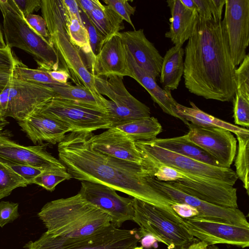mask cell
Listing matches in <instances>:
<instances>
[{
	"instance_id": "obj_18",
	"label": "cell",
	"mask_w": 249,
	"mask_h": 249,
	"mask_svg": "<svg viewBox=\"0 0 249 249\" xmlns=\"http://www.w3.org/2000/svg\"><path fill=\"white\" fill-rule=\"evenodd\" d=\"M0 159L45 171L66 169L59 160L47 152L45 145L24 146L2 133H0Z\"/></svg>"
},
{
	"instance_id": "obj_51",
	"label": "cell",
	"mask_w": 249,
	"mask_h": 249,
	"mask_svg": "<svg viewBox=\"0 0 249 249\" xmlns=\"http://www.w3.org/2000/svg\"><path fill=\"white\" fill-rule=\"evenodd\" d=\"M180 1L188 9L194 12H197V8L194 0H180Z\"/></svg>"
},
{
	"instance_id": "obj_10",
	"label": "cell",
	"mask_w": 249,
	"mask_h": 249,
	"mask_svg": "<svg viewBox=\"0 0 249 249\" xmlns=\"http://www.w3.org/2000/svg\"><path fill=\"white\" fill-rule=\"evenodd\" d=\"M38 111L61 121L71 132H92L112 127L108 110L97 106L54 98Z\"/></svg>"
},
{
	"instance_id": "obj_5",
	"label": "cell",
	"mask_w": 249,
	"mask_h": 249,
	"mask_svg": "<svg viewBox=\"0 0 249 249\" xmlns=\"http://www.w3.org/2000/svg\"><path fill=\"white\" fill-rule=\"evenodd\" d=\"M0 10L7 47L20 49L32 55L38 69H60L58 56L52 44L32 29L13 0H0Z\"/></svg>"
},
{
	"instance_id": "obj_2",
	"label": "cell",
	"mask_w": 249,
	"mask_h": 249,
	"mask_svg": "<svg viewBox=\"0 0 249 249\" xmlns=\"http://www.w3.org/2000/svg\"><path fill=\"white\" fill-rule=\"evenodd\" d=\"M184 52L183 77L189 92L206 99L233 100L236 67L231 60L222 20L198 16Z\"/></svg>"
},
{
	"instance_id": "obj_25",
	"label": "cell",
	"mask_w": 249,
	"mask_h": 249,
	"mask_svg": "<svg viewBox=\"0 0 249 249\" xmlns=\"http://www.w3.org/2000/svg\"><path fill=\"white\" fill-rule=\"evenodd\" d=\"M190 107L178 103L174 109L177 118L187 125L190 123L203 127H219L228 130L235 134L237 133H248V128L238 126L216 118L199 108L194 103L190 101Z\"/></svg>"
},
{
	"instance_id": "obj_48",
	"label": "cell",
	"mask_w": 249,
	"mask_h": 249,
	"mask_svg": "<svg viewBox=\"0 0 249 249\" xmlns=\"http://www.w3.org/2000/svg\"><path fill=\"white\" fill-rule=\"evenodd\" d=\"M182 249H220L219 248L216 246L208 245L205 243L200 241L198 239L194 238V240L187 246Z\"/></svg>"
},
{
	"instance_id": "obj_36",
	"label": "cell",
	"mask_w": 249,
	"mask_h": 249,
	"mask_svg": "<svg viewBox=\"0 0 249 249\" xmlns=\"http://www.w3.org/2000/svg\"><path fill=\"white\" fill-rule=\"evenodd\" d=\"M233 101V117L235 124L248 128L249 126V95L236 92Z\"/></svg>"
},
{
	"instance_id": "obj_20",
	"label": "cell",
	"mask_w": 249,
	"mask_h": 249,
	"mask_svg": "<svg viewBox=\"0 0 249 249\" xmlns=\"http://www.w3.org/2000/svg\"><path fill=\"white\" fill-rule=\"evenodd\" d=\"M90 71L98 77L130 76L126 50L120 33L109 38L94 58Z\"/></svg>"
},
{
	"instance_id": "obj_13",
	"label": "cell",
	"mask_w": 249,
	"mask_h": 249,
	"mask_svg": "<svg viewBox=\"0 0 249 249\" xmlns=\"http://www.w3.org/2000/svg\"><path fill=\"white\" fill-rule=\"evenodd\" d=\"M148 183L160 194L176 204H184L197 212L196 216L231 224L249 227L244 213L238 208L216 205L188 195L168 182L148 177Z\"/></svg>"
},
{
	"instance_id": "obj_41",
	"label": "cell",
	"mask_w": 249,
	"mask_h": 249,
	"mask_svg": "<svg viewBox=\"0 0 249 249\" xmlns=\"http://www.w3.org/2000/svg\"><path fill=\"white\" fill-rule=\"evenodd\" d=\"M18 203L8 201H0V227L2 228L18 219Z\"/></svg>"
},
{
	"instance_id": "obj_17",
	"label": "cell",
	"mask_w": 249,
	"mask_h": 249,
	"mask_svg": "<svg viewBox=\"0 0 249 249\" xmlns=\"http://www.w3.org/2000/svg\"><path fill=\"white\" fill-rule=\"evenodd\" d=\"M79 193L87 201L107 212L116 227L120 228L126 221H133V198L120 196L107 186L86 181H81Z\"/></svg>"
},
{
	"instance_id": "obj_50",
	"label": "cell",
	"mask_w": 249,
	"mask_h": 249,
	"mask_svg": "<svg viewBox=\"0 0 249 249\" xmlns=\"http://www.w3.org/2000/svg\"><path fill=\"white\" fill-rule=\"evenodd\" d=\"M157 240L151 235L146 234L141 238L142 246L144 248L148 249L153 245Z\"/></svg>"
},
{
	"instance_id": "obj_30",
	"label": "cell",
	"mask_w": 249,
	"mask_h": 249,
	"mask_svg": "<svg viewBox=\"0 0 249 249\" xmlns=\"http://www.w3.org/2000/svg\"><path fill=\"white\" fill-rule=\"evenodd\" d=\"M54 91L56 98L76 102L105 108L107 109L108 100L99 98L87 88L80 85L66 84L49 86Z\"/></svg>"
},
{
	"instance_id": "obj_52",
	"label": "cell",
	"mask_w": 249,
	"mask_h": 249,
	"mask_svg": "<svg viewBox=\"0 0 249 249\" xmlns=\"http://www.w3.org/2000/svg\"><path fill=\"white\" fill-rule=\"evenodd\" d=\"M7 47L5 42L4 40L3 33L0 25V49H5Z\"/></svg>"
},
{
	"instance_id": "obj_9",
	"label": "cell",
	"mask_w": 249,
	"mask_h": 249,
	"mask_svg": "<svg viewBox=\"0 0 249 249\" xmlns=\"http://www.w3.org/2000/svg\"><path fill=\"white\" fill-rule=\"evenodd\" d=\"M55 97L49 86L19 79L12 73L0 93V116L12 117L17 121L24 120Z\"/></svg>"
},
{
	"instance_id": "obj_45",
	"label": "cell",
	"mask_w": 249,
	"mask_h": 249,
	"mask_svg": "<svg viewBox=\"0 0 249 249\" xmlns=\"http://www.w3.org/2000/svg\"><path fill=\"white\" fill-rule=\"evenodd\" d=\"M79 8L87 15L91 12L101 3L98 0H76Z\"/></svg>"
},
{
	"instance_id": "obj_3",
	"label": "cell",
	"mask_w": 249,
	"mask_h": 249,
	"mask_svg": "<svg viewBox=\"0 0 249 249\" xmlns=\"http://www.w3.org/2000/svg\"><path fill=\"white\" fill-rule=\"evenodd\" d=\"M37 215L47 229L46 233L62 238L88 236L111 223L107 212L79 193L47 203Z\"/></svg>"
},
{
	"instance_id": "obj_22",
	"label": "cell",
	"mask_w": 249,
	"mask_h": 249,
	"mask_svg": "<svg viewBox=\"0 0 249 249\" xmlns=\"http://www.w3.org/2000/svg\"><path fill=\"white\" fill-rule=\"evenodd\" d=\"M22 131L34 144L43 142L55 144L60 142L71 128L61 121L37 111L18 121Z\"/></svg>"
},
{
	"instance_id": "obj_1",
	"label": "cell",
	"mask_w": 249,
	"mask_h": 249,
	"mask_svg": "<svg viewBox=\"0 0 249 249\" xmlns=\"http://www.w3.org/2000/svg\"><path fill=\"white\" fill-rule=\"evenodd\" d=\"M91 132H71L58 144L59 160L72 178L101 184L146 202L173 210L175 203L152 187L140 164L116 159L91 147Z\"/></svg>"
},
{
	"instance_id": "obj_33",
	"label": "cell",
	"mask_w": 249,
	"mask_h": 249,
	"mask_svg": "<svg viewBox=\"0 0 249 249\" xmlns=\"http://www.w3.org/2000/svg\"><path fill=\"white\" fill-rule=\"evenodd\" d=\"M28 185L23 178L0 162V200L9 196L15 189Z\"/></svg>"
},
{
	"instance_id": "obj_35",
	"label": "cell",
	"mask_w": 249,
	"mask_h": 249,
	"mask_svg": "<svg viewBox=\"0 0 249 249\" xmlns=\"http://www.w3.org/2000/svg\"><path fill=\"white\" fill-rule=\"evenodd\" d=\"M198 16L206 19L222 20L226 0H194Z\"/></svg>"
},
{
	"instance_id": "obj_23",
	"label": "cell",
	"mask_w": 249,
	"mask_h": 249,
	"mask_svg": "<svg viewBox=\"0 0 249 249\" xmlns=\"http://www.w3.org/2000/svg\"><path fill=\"white\" fill-rule=\"evenodd\" d=\"M125 50L129 77L135 80L147 90L153 101L164 112L177 118L174 109L178 103L173 97L171 91L160 87L156 80L137 63L126 48Z\"/></svg>"
},
{
	"instance_id": "obj_31",
	"label": "cell",
	"mask_w": 249,
	"mask_h": 249,
	"mask_svg": "<svg viewBox=\"0 0 249 249\" xmlns=\"http://www.w3.org/2000/svg\"><path fill=\"white\" fill-rule=\"evenodd\" d=\"M238 141L237 155L235 160V171L238 178L243 183L247 194L249 193V132L235 134Z\"/></svg>"
},
{
	"instance_id": "obj_21",
	"label": "cell",
	"mask_w": 249,
	"mask_h": 249,
	"mask_svg": "<svg viewBox=\"0 0 249 249\" xmlns=\"http://www.w3.org/2000/svg\"><path fill=\"white\" fill-rule=\"evenodd\" d=\"M120 35L137 63L156 80L160 76L163 57L146 38L143 29L120 32Z\"/></svg>"
},
{
	"instance_id": "obj_8",
	"label": "cell",
	"mask_w": 249,
	"mask_h": 249,
	"mask_svg": "<svg viewBox=\"0 0 249 249\" xmlns=\"http://www.w3.org/2000/svg\"><path fill=\"white\" fill-rule=\"evenodd\" d=\"M138 230L120 229L112 223L88 236L68 238L43 233L35 241H30L25 249H143L138 247Z\"/></svg>"
},
{
	"instance_id": "obj_27",
	"label": "cell",
	"mask_w": 249,
	"mask_h": 249,
	"mask_svg": "<svg viewBox=\"0 0 249 249\" xmlns=\"http://www.w3.org/2000/svg\"><path fill=\"white\" fill-rule=\"evenodd\" d=\"M149 142L155 145L176 154L210 165L218 166L210 155L188 141L185 135L169 138H156Z\"/></svg>"
},
{
	"instance_id": "obj_38",
	"label": "cell",
	"mask_w": 249,
	"mask_h": 249,
	"mask_svg": "<svg viewBox=\"0 0 249 249\" xmlns=\"http://www.w3.org/2000/svg\"><path fill=\"white\" fill-rule=\"evenodd\" d=\"M0 162L23 178L28 185L33 184L34 179L45 171L29 165L12 162L0 159ZM49 171V170H48Z\"/></svg>"
},
{
	"instance_id": "obj_39",
	"label": "cell",
	"mask_w": 249,
	"mask_h": 249,
	"mask_svg": "<svg viewBox=\"0 0 249 249\" xmlns=\"http://www.w3.org/2000/svg\"><path fill=\"white\" fill-rule=\"evenodd\" d=\"M236 92L249 95V55L247 54L235 70Z\"/></svg>"
},
{
	"instance_id": "obj_28",
	"label": "cell",
	"mask_w": 249,
	"mask_h": 249,
	"mask_svg": "<svg viewBox=\"0 0 249 249\" xmlns=\"http://www.w3.org/2000/svg\"><path fill=\"white\" fill-rule=\"evenodd\" d=\"M87 15L104 38L105 43L124 29L123 19L107 5L101 3Z\"/></svg>"
},
{
	"instance_id": "obj_37",
	"label": "cell",
	"mask_w": 249,
	"mask_h": 249,
	"mask_svg": "<svg viewBox=\"0 0 249 249\" xmlns=\"http://www.w3.org/2000/svg\"><path fill=\"white\" fill-rule=\"evenodd\" d=\"M79 11L82 21L88 34L89 45L91 50L92 65L95 57L100 52L102 46L105 44V41L103 36L100 35L87 14L80 9Z\"/></svg>"
},
{
	"instance_id": "obj_7",
	"label": "cell",
	"mask_w": 249,
	"mask_h": 249,
	"mask_svg": "<svg viewBox=\"0 0 249 249\" xmlns=\"http://www.w3.org/2000/svg\"><path fill=\"white\" fill-rule=\"evenodd\" d=\"M133 221L140 226L141 238L146 234L165 245L168 249H182L194 237L189 232L183 218L173 210L133 198Z\"/></svg>"
},
{
	"instance_id": "obj_15",
	"label": "cell",
	"mask_w": 249,
	"mask_h": 249,
	"mask_svg": "<svg viewBox=\"0 0 249 249\" xmlns=\"http://www.w3.org/2000/svg\"><path fill=\"white\" fill-rule=\"evenodd\" d=\"M190 233L208 245L225 244L242 249L249 246V227L196 216L183 218Z\"/></svg>"
},
{
	"instance_id": "obj_42",
	"label": "cell",
	"mask_w": 249,
	"mask_h": 249,
	"mask_svg": "<svg viewBox=\"0 0 249 249\" xmlns=\"http://www.w3.org/2000/svg\"><path fill=\"white\" fill-rule=\"evenodd\" d=\"M28 25L37 34L49 40V33L45 19L42 16L35 14H30L25 18Z\"/></svg>"
},
{
	"instance_id": "obj_26",
	"label": "cell",
	"mask_w": 249,
	"mask_h": 249,
	"mask_svg": "<svg viewBox=\"0 0 249 249\" xmlns=\"http://www.w3.org/2000/svg\"><path fill=\"white\" fill-rule=\"evenodd\" d=\"M184 53L181 45H174L166 51L160 74L163 89L171 91L178 89L184 73Z\"/></svg>"
},
{
	"instance_id": "obj_24",
	"label": "cell",
	"mask_w": 249,
	"mask_h": 249,
	"mask_svg": "<svg viewBox=\"0 0 249 249\" xmlns=\"http://www.w3.org/2000/svg\"><path fill=\"white\" fill-rule=\"evenodd\" d=\"M166 2L171 18L169 30L165 37L170 38L174 45L182 46L194 33L198 14L186 8L180 0H168Z\"/></svg>"
},
{
	"instance_id": "obj_14",
	"label": "cell",
	"mask_w": 249,
	"mask_h": 249,
	"mask_svg": "<svg viewBox=\"0 0 249 249\" xmlns=\"http://www.w3.org/2000/svg\"><path fill=\"white\" fill-rule=\"evenodd\" d=\"M186 138L210 155L219 167L230 168L236 153L237 140L232 132L219 127L189 123Z\"/></svg>"
},
{
	"instance_id": "obj_44",
	"label": "cell",
	"mask_w": 249,
	"mask_h": 249,
	"mask_svg": "<svg viewBox=\"0 0 249 249\" xmlns=\"http://www.w3.org/2000/svg\"><path fill=\"white\" fill-rule=\"evenodd\" d=\"M15 56L11 49L7 47L5 49H0V70H12L14 66Z\"/></svg>"
},
{
	"instance_id": "obj_4",
	"label": "cell",
	"mask_w": 249,
	"mask_h": 249,
	"mask_svg": "<svg viewBox=\"0 0 249 249\" xmlns=\"http://www.w3.org/2000/svg\"><path fill=\"white\" fill-rule=\"evenodd\" d=\"M41 11L49 33V41L58 56L60 69L66 71L75 85L87 88L103 99L95 85L94 75L84 61L79 49L71 41L68 32L67 13L61 0H41Z\"/></svg>"
},
{
	"instance_id": "obj_53",
	"label": "cell",
	"mask_w": 249,
	"mask_h": 249,
	"mask_svg": "<svg viewBox=\"0 0 249 249\" xmlns=\"http://www.w3.org/2000/svg\"><path fill=\"white\" fill-rule=\"evenodd\" d=\"M9 122L5 118L0 116V131L9 124Z\"/></svg>"
},
{
	"instance_id": "obj_40",
	"label": "cell",
	"mask_w": 249,
	"mask_h": 249,
	"mask_svg": "<svg viewBox=\"0 0 249 249\" xmlns=\"http://www.w3.org/2000/svg\"><path fill=\"white\" fill-rule=\"evenodd\" d=\"M103 2L135 30L131 17L134 15L136 7L131 5L127 0H104Z\"/></svg>"
},
{
	"instance_id": "obj_12",
	"label": "cell",
	"mask_w": 249,
	"mask_h": 249,
	"mask_svg": "<svg viewBox=\"0 0 249 249\" xmlns=\"http://www.w3.org/2000/svg\"><path fill=\"white\" fill-rule=\"evenodd\" d=\"M94 79L98 93L110 99L108 100L107 110L112 127L134 120L150 117L149 107L127 90L123 77L110 76L105 78L94 75Z\"/></svg>"
},
{
	"instance_id": "obj_16",
	"label": "cell",
	"mask_w": 249,
	"mask_h": 249,
	"mask_svg": "<svg viewBox=\"0 0 249 249\" xmlns=\"http://www.w3.org/2000/svg\"><path fill=\"white\" fill-rule=\"evenodd\" d=\"M222 22L232 61L236 67L247 55L249 44V0H226Z\"/></svg>"
},
{
	"instance_id": "obj_49",
	"label": "cell",
	"mask_w": 249,
	"mask_h": 249,
	"mask_svg": "<svg viewBox=\"0 0 249 249\" xmlns=\"http://www.w3.org/2000/svg\"><path fill=\"white\" fill-rule=\"evenodd\" d=\"M12 73V70L11 71L0 70V93L10 80Z\"/></svg>"
},
{
	"instance_id": "obj_6",
	"label": "cell",
	"mask_w": 249,
	"mask_h": 249,
	"mask_svg": "<svg viewBox=\"0 0 249 249\" xmlns=\"http://www.w3.org/2000/svg\"><path fill=\"white\" fill-rule=\"evenodd\" d=\"M142 165L149 175L168 182L182 192L205 201L229 208H238L237 189L233 186L185 173L141 156Z\"/></svg>"
},
{
	"instance_id": "obj_43",
	"label": "cell",
	"mask_w": 249,
	"mask_h": 249,
	"mask_svg": "<svg viewBox=\"0 0 249 249\" xmlns=\"http://www.w3.org/2000/svg\"><path fill=\"white\" fill-rule=\"evenodd\" d=\"M24 18L41 9V0H13Z\"/></svg>"
},
{
	"instance_id": "obj_11",
	"label": "cell",
	"mask_w": 249,
	"mask_h": 249,
	"mask_svg": "<svg viewBox=\"0 0 249 249\" xmlns=\"http://www.w3.org/2000/svg\"><path fill=\"white\" fill-rule=\"evenodd\" d=\"M135 143L141 156L182 172L231 186H233L238 179L235 171L231 168L205 163L162 148L149 141H136Z\"/></svg>"
},
{
	"instance_id": "obj_46",
	"label": "cell",
	"mask_w": 249,
	"mask_h": 249,
	"mask_svg": "<svg viewBox=\"0 0 249 249\" xmlns=\"http://www.w3.org/2000/svg\"><path fill=\"white\" fill-rule=\"evenodd\" d=\"M64 8L70 16L81 18L79 8L76 0H61Z\"/></svg>"
},
{
	"instance_id": "obj_34",
	"label": "cell",
	"mask_w": 249,
	"mask_h": 249,
	"mask_svg": "<svg viewBox=\"0 0 249 249\" xmlns=\"http://www.w3.org/2000/svg\"><path fill=\"white\" fill-rule=\"evenodd\" d=\"M71 178L67 169L45 171L34 179L33 184L40 186L48 191L53 192L59 183Z\"/></svg>"
},
{
	"instance_id": "obj_29",
	"label": "cell",
	"mask_w": 249,
	"mask_h": 249,
	"mask_svg": "<svg viewBox=\"0 0 249 249\" xmlns=\"http://www.w3.org/2000/svg\"><path fill=\"white\" fill-rule=\"evenodd\" d=\"M135 141H150L157 138L162 132L161 124L154 117L141 118L114 127Z\"/></svg>"
},
{
	"instance_id": "obj_19",
	"label": "cell",
	"mask_w": 249,
	"mask_h": 249,
	"mask_svg": "<svg viewBox=\"0 0 249 249\" xmlns=\"http://www.w3.org/2000/svg\"><path fill=\"white\" fill-rule=\"evenodd\" d=\"M91 147L102 154L141 165L142 158L135 141L113 127L98 135L89 133Z\"/></svg>"
},
{
	"instance_id": "obj_32",
	"label": "cell",
	"mask_w": 249,
	"mask_h": 249,
	"mask_svg": "<svg viewBox=\"0 0 249 249\" xmlns=\"http://www.w3.org/2000/svg\"><path fill=\"white\" fill-rule=\"evenodd\" d=\"M67 20L70 38L79 50L88 55L89 61V67L90 68L92 63L91 50L87 30L81 18L70 16L67 13Z\"/></svg>"
},
{
	"instance_id": "obj_47",
	"label": "cell",
	"mask_w": 249,
	"mask_h": 249,
	"mask_svg": "<svg viewBox=\"0 0 249 249\" xmlns=\"http://www.w3.org/2000/svg\"><path fill=\"white\" fill-rule=\"evenodd\" d=\"M48 72L51 77L55 81L62 84H66L68 83V80L69 79V76L64 70L60 69L57 70L48 71Z\"/></svg>"
}]
</instances>
